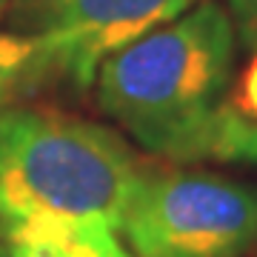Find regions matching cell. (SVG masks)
<instances>
[{
	"instance_id": "obj_1",
	"label": "cell",
	"mask_w": 257,
	"mask_h": 257,
	"mask_svg": "<svg viewBox=\"0 0 257 257\" xmlns=\"http://www.w3.org/2000/svg\"><path fill=\"white\" fill-rule=\"evenodd\" d=\"M237 35L217 0H200L152 29L97 69V103L155 155L192 163L209 157L211 126L234 74Z\"/></svg>"
},
{
	"instance_id": "obj_4",
	"label": "cell",
	"mask_w": 257,
	"mask_h": 257,
	"mask_svg": "<svg viewBox=\"0 0 257 257\" xmlns=\"http://www.w3.org/2000/svg\"><path fill=\"white\" fill-rule=\"evenodd\" d=\"M197 0H9V26L29 46V69L89 89L103 60Z\"/></svg>"
},
{
	"instance_id": "obj_7",
	"label": "cell",
	"mask_w": 257,
	"mask_h": 257,
	"mask_svg": "<svg viewBox=\"0 0 257 257\" xmlns=\"http://www.w3.org/2000/svg\"><path fill=\"white\" fill-rule=\"evenodd\" d=\"M29 46L15 35H0V97L9 92L15 77L26 74Z\"/></svg>"
},
{
	"instance_id": "obj_9",
	"label": "cell",
	"mask_w": 257,
	"mask_h": 257,
	"mask_svg": "<svg viewBox=\"0 0 257 257\" xmlns=\"http://www.w3.org/2000/svg\"><path fill=\"white\" fill-rule=\"evenodd\" d=\"M6 3H9V0H0V9H3V6H6Z\"/></svg>"
},
{
	"instance_id": "obj_2",
	"label": "cell",
	"mask_w": 257,
	"mask_h": 257,
	"mask_svg": "<svg viewBox=\"0 0 257 257\" xmlns=\"http://www.w3.org/2000/svg\"><path fill=\"white\" fill-rule=\"evenodd\" d=\"M143 177L111 128L57 109L0 111V226L77 220L120 231Z\"/></svg>"
},
{
	"instance_id": "obj_6",
	"label": "cell",
	"mask_w": 257,
	"mask_h": 257,
	"mask_svg": "<svg viewBox=\"0 0 257 257\" xmlns=\"http://www.w3.org/2000/svg\"><path fill=\"white\" fill-rule=\"evenodd\" d=\"M209 157L226 163H257V49L246 66L231 74L214 114Z\"/></svg>"
},
{
	"instance_id": "obj_5",
	"label": "cell",
	"mask_w": 257,
	"mask_h": 257,
	"mask_svg": "<svg viewBox=\"0 0 257 257\" xmlns=\"http://www.w3.org/2000/svg\"><path fill=\"white\" fill-rule=\"evenodd\" d=\"M3 257H135L111 226L77 220H20L0 226Z\"/></svg>"
},
{
	"instance_id": "obj_8",
	"label": "cell",
	"mask_w": 257,
	"mask_h": 257,
	"mask_svg": "<svg viewBox=\"0 0 257 257\" xmlns=\"http://www.w3.org/2000/svg\"><path fill=\"white\" fill-rule=\"evenodd\" d=\"M234 35L248 52L257 49V0H226Z\"/></svg>"
},
{
	"instance_id": "obj_3",
	"label": "cell",
	"mask_w": 257,
	"mask_h": 257,
	"mask_svg": "<svg viewBox=\"0 0 257 257\" xmlns=\"http://www.w3.org/2000/svg\"><path fill=\"white\" fill-rule=\"evenodd\" d=\"M120 231L135 257H243L257 246V189L206 172L146 175Z\"/></svg>"
}]
</instances>
